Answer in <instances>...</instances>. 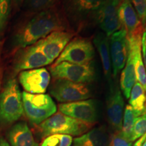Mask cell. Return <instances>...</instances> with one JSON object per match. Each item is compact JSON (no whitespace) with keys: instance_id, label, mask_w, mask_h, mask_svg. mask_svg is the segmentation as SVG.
<instances>
[{"instance_id":"cell-36","label":"cell","mask_w":146,"mask_h":146,"mask_svg":"<svg viewBox=\"0 0 146 146\" xmlns=\"http://www.w3.org/2000/svg\"><path fill=\"white\" fill-rule=\"evenodd\" d=\"M143 146H146V139H145V141H144V143L143 144Z\"/></svg>"},{"instance_id":"cell-22","label":"cell","mask_w":146,"mask_h":146,"mask_svg":"<svg viewBox=\"0 0 146 146\" xmlns=\"http://www.w3.org/2000/svg\"><path fill=\"white\" fill-rule=\"evenodd\" d=\"M129 102V105L141 115L146 112V92L137 81L131 89Z\"/></svg>"},{"instance_id":"cell-3","label":"cell","mask_w":146,"mask_h":146,"mask_svg":"<svg viewBox=\"0 0 146 146\" xmlns=\"http://www.w3.org/2000/svg\"><path fill=\"white\" fill-rule=\"evenodd\" d=\"M39 125L42 137H47L56 134L81 136L87 132L93 125L74 119L59 112Z\"/></svg>"},{"instance_id":"cell-24","label":"cell","mask_w":146,"mask_h":146,"mask_svg":"<svg viewBox=\"0 0 146 146\" xmlns=\"http://www.w3.org/2000/svg\"><path fill=\"white\" fill-rule=\"evenodd\" d=\"M56 0H24L23 9L31 13H39L55 6Z\"/></svg>"},{"instance_id":"cell-13","label":"cell","mask_w":146,"mask_h":146,"mask_svg":"<svg viewBox=\"0 0 146 146\" xmlns=\"http://www.w3.org/2000/svg\"><path fill=\"white\" fill-rule=\"evenodd\" d=\"M110 52L112 60V74L115 77L124 68L128 56L127 35L123 27L110 36Z\"/></svg>"},{"instance_id":"cell-1","label":"cell","mask_w":146,"mask_h":146,"mask_svg":"<svg viewBox=\"0 0 146 146\" xmlns=\"http://www.w3.org/2000/svg\"><path fill=\"white\" fill-rule=\"evenodd\" d=\"M66 23L57 9L53 8L37 13L21 27L14 36L16 46L24 48L33 45L52 32L64 31Z\"/></svg>"},{"instance_id":"cell-28","label":"cell","mask_w":146,"mask_h":146,"mask_svg":"<svg viewBox=\"0 0 146 146\" xmlns=\"http://www.w3.org/2000/svg\"><path fill=\"white\" fill-rule=\"evenodd\" d=\"M133 8L143 27L146 26V0H132Z\"/></svg>"},{"instance_id":"cell-7","label":"cell","mask_w":146,"mask_h":146,"mask_svg":"<svg viewBox=\"0 0 146 146\" xmlns=\"http://www.w3.org/2000/svg\"><path fill=\"white\" fill-rule=\"evenodd\" d=\"M94 47L87 38L76 37L67 44L54 64L66 62L77 64H87L94 58Z\"/></svg>"},{"instance_id":"cell-14","label":"cell","mask_w":146,"mask_h":146,"mask_svg":"<svg viewBox=\"0 0 146 146\" xmlns=\"http://www.w3.org/2000/svg\"><path fill=\"white\" fill-rule=\"evenodd\" d=\"M124 106L125 102L121 91L118 86L110 83L106 99V109L108 121L115 132L122 130Z\"/></svg>"},{"instance_id":"cell-16","label":"cell","mask_w":146,"mask_h":146,"mask_svg":"<svg viewBox=\"0 0 146 146\" xmlns=\"http://www.w3.org/2000/svg\"><path fill=\"white\" fill-rule=\"evenodd\" d=\"M118 14L122 27L125 29L127 32V39L142 35L144 27L139 19L137 14L130 1H124L120 3Z\"/></svg>"},{"instance_id":"cell-23","label":"cell","mask_w":146,"mask_h":146,"mask_svg":"<svg viewBox=\"0 0 146 146\" xmlns=\"http://www.w3.org/2000/svg\"><path fill=\"white\" fill-rule=\"evenodd\" d=\"M139 116H141V114L135 110L129 104L126 106L125 112L123 113V126H122L121 131L124 135L131 141L135 122L137 118Z\"/></svg>"},{"instance_id":"cell-27","label":"cell","mask_w":146,"mask_h":146,"mask_svg":"<svg viewBox=\"0 0 146 146\" xmlns=\"http://www.w3.org/2000/svg\"><path fill=\"white\" fill-rule=\"evenodd\" d=\"M146 133V112L138 116L133 127L131 141H135Z\"/></svg>"},{"instance_id":"cell-12","label":"cell","mask_w":146,"mask_h":146,"mask_svg":"<svg viewBox=\"0 0 146 146\" xmlns=\"http://www.w3.org/2000/svg\"><path fill=\"white\" fill-rule=\"evenodd\" d=\"M73 35L72 32L58 31L52 32L36 43L50 62L52 63L59 57Z\"/></svg>"},{"instance_id":"cell-5","label":"cell","mask_w":146,"mask_h":146,"mask_svg":"<svg viewBox=\"0 0 146 146\" xmlns=\"http://www.w3.org/2000/svg\"><path fill=\"white\" fill-rule=\"evenodd\" d=\"M50 71L54 79H64L77 83H91L96 78V70L92 62L77 64L62 62L58 64H53Z\"/></svg>"},{"instance_id":"cell-17","label":"cell","mask_w":146,"mask_h":146,"mask_svg":"<svg viewBox=\"0 0 146 146\" xmlns=\"http://www.w3.org/2000/svg\"><path fill=\"white\" fill-rule=\"evenodd\" d=\"M7 137L11 146H38L31 131L25 122L12 126L8 131Z\"/></svg>"},{"instance_id":"cell-9","label":"cell","mask_w":146,"mask_h":146,"mask_svg":"<svg viewBox=\"0 0 146 146\" xmlns=\"http://www.w3.org/2000/svg\"><path fill=\"white\" fill-rule=\"evenodd\" d=\"M51 64L36 43L21 48L14 60L15 74L22 71L42 68Z\"/></svg>"},{"instance_id":"cell-11","label":"cell","mask_w":146,"mask_h":146,"mask_svg":"<svg viewBox=\"0 0 146 146\" xmlns=\"http://www.w3.org/2000/svg\"><path fill=\"white\" fill-rule=\"evenodd\" d=\"M50 73L43 67L22 71L18 76L25 91L33 94H45L50 85Z\"/></svg>"},{"instance_id":"cell-34","label":"cell","mask_w":146,"mask_h":146,"mask_svg":"<svg viewBox=\"0 0 146 146\" xmlns=\"http://www.w3.org/2000/svg\"><path fill=\"white\" fill-rule=\"evenodd\" d=\"M1 79H2V71H1V69H0V89H1Z\"/></svg>"},{"instance_id":"cell-18","label":"cell","mask_w":146,"mask_h":146,"mask_svg":"<svg viewBox=\"0 0 146 146\" xmlns=\"http://www.w3.org/2000/svg\"><path fill=\"white\" fill-rule=\"evenodd\" d=\"M135 58L133 48L128 45V56L126 64L120 75V89L126 98L129 99L133 85L136 83Z\"/></svg>"},{"instance_id":"cell-20","label":"cell","mask_w":146,"mask_h":146,"mask_svg":"<svg viewBox=\"0 0 146 146\" xmlns=\"http://www.w3.org/2000/svg\"><path fill=\"white\" fill-rule=\"evenodd\" d=\"M141 38L142 35H138L127 39V41L128 45L132 47L134 52L136 80L141 84L146 92V69L142 58Z\"/></svg>"},{"instance_id":"cell-33","label":"cell","mask_w":146,"mask_h":146,"mask_svg":"<svg viewBox=\"0 0 146 146\" xmlns=\"http://www.w3.org/2000/svg\"><path fill=\"white\" fill-rule=\"evenodd\" d=\"M14 1H15V3H16V4L20 5V4H21V3H23L24 0H14Z\"/></svg>"},{"instance_id":"cell-32","label":"cell","mask_w":146,"mask_h":146,"mask_svg":"<svg viewBox=\"0 0 146 146\" xmlns=\"http://www.w3.org/2000/svg\"><path fill=\"white\" fill-rule=\"evenodd\" d=\"M0 146H11L4 138L2 137H0Z\"/></svg>"},{"instance_id":"cell-29","label":"cell","mask_w":146,"mask_h":146,"mask_svg":"<svg viewBox=\"0 0 146 146\" xmlns=\"http://www.w3.org/2000/svg\"><path fill=\"white\" fill-rule=\"evenodd\" d=\"M132 141L124 135L122 131H118L111 136L109 146H131Z\"/></svg>"},{"instance_id":"cell-25","label":"cell","mask_w":146,"mask_h":146,"mask_svg":"<svg viewBox=\"0 0 146 146\" xmlns=\"http://www.w3.org/2000/svg\"><path fill=\"white\" fill-rule=\"evenodd\" d=\"M72 141V136L56 134L47 137L40 146H71Z\"/></svg>"},{"instance_id":"cell-4","label":"cell","mask_w":146,"mask_h":146,"mask_svg":"<svg viewBox=\"0 0 146 146\" xmlns=\"http://www.w3.org/2000/svg\"><path fill=\"white\" fill-rule=\"evenodd\" d=\"M22 97L24 112L34 125H40L57 110L56 104L47 94H33L24 91Z\"/></svg>"},{"instance_id":"cell-30","label":"cell","mask_w":146,"mask_h":146,"mask_svg":"<svg viewBox=\"0 0 146 146\" xmlns=\"http://www.w3.org/2000/svg\"><path fill=\"white\" fill-rule=\"evenodd\" d=\"M141 52H142V58L143 62L146 69V27L144 29L141 38Z\"/></svg>"},{"instance_id":"cell-26","label":"cell","mask_w":146,"mask_h":146,"mask_svg":"<svg viewBox=\"0 0 146 146\" xmlns=\"http://www.w3.org/2000/svg\"><path fill=\"white\" fill-rule=\"evenodd\" d=\"M11 10V0H0V37L8 23Z\"/></svg>"},{"instance_id":"cell-6","label":"cell","mask_w":146,"mask_h":146,"mask_svg":"<svg viewBox=\"0 0 146 146\" xmlns=\"http://www.w3.org/2000/svg\"><path fill=\"white\" fill-rule=\"evenodd\" d=\"M50 94L62 103L88 100L91 96L87 84L77 83L64 79H54L50 87Z\"/></svg>"},{"instance_id":"cell-21","label":"cell","mask_w":146,"mask_h":146,"mask_svg":"<svg viewBox=\"0 0 146 146\" xmlns=\"http://www.w3.org/2000/svg\"><path fill=\"white\" fill-rule=\"evenodd\" d=\"M94 43L100 54L106 77L107 80H108L110 83H112L110 79L112 74H111V58L108 36H107L106 35L104 34L103 33H99L95 36Z\"/></svg>"},{"instance_id":"cell-2","label":"cell","mask_w":146,"mask_h":146,"mask_svg":"<svg viewBox=\"0 0 146 146\" xmlns=\"http://www.w3.org/2000/svg\"><path fill=\"white\" fill-rule=\"evenodd\" d=\"M24 113L23 97L15 78H10L0 92V129L12 125Z\"/></svg>"},{"instance_id":"cell-10","label":"cell","mask_w":146,"mask_h":146,"mask_svg":"<svg viewBox=\"0 0 146 146\" xmlns=\"http://www.w3.org/2000/svg\"><path fill=\"white\" fill-rule=\"evenodd\" d=\"M58 109L66 116L91 125L98 119L97 104L94 100L62 103L58 106Z\"/></svg>"},{"instance_id":"cell-15","label":"cell","mask_w":146,"mask_h":146,"mask_svg":"<svg viewBox=\"0 0 146 146\" xmlns=\"http://www.w3.org/2000/svg\"><path fill=\"white\" fill-rule=\"evenodd\" d=\"M105 0H62L66 13L70 21L76 23H83L93 16Z\"/></svg>"},{"instance_id":"cell-8","label":"cell","mask_w":146,"mask_h":146,"mask_svg":"<svg viewBox=\"0 0 146 146\" xmlns=\"http://www.w3.org/2000/svg\"><path fill=\"white\" fill-rule=\"evenodd\" d=\"M120 3L119 0H105L93 14L100 28L108 37L122 28L118 14Z\"/></svg>"},{"instance_id":"cell-19","label":"cell","mask_w":146,"mask_h":146,"mask_svg":"<svg viewBox=\"0 0 146 146\" xmlns=\"http://www.w3.org/2000/svg\"><path fill=\"white\" fill-rule=\"evenodd\" d=\"M110 138L102 127L95 128L73 139V146H109Z\"/></svg>"},{"instance_id":"cell-31","label":"cell","mask_w":146,"mask_h":146,"mask_svg":"<svg viewBox=\"0 0 146 146\" xmlns=\"http://www.w3.org/2000/svg\"><path fill=\"white\" fill-rule=\"evenodd\" d=\"M146 139V133L144 134L143 136L141 137L140 138H139L137 141H135V143H134L133 146H143V144L144 143V141H145Z\"/></svg>"},{"instance_id":"cell-35","label":"cell","mask_w":146,"mask_h":146,"mask_svg":"<svg viewBox=\"0 0 146 146\" xmlns=\"http://www.w3.org/2000/svg\"><path fill=\"white\" fill-rule=\"evenodd\" d=\"M120 2H124V1H130V0H119Z\"/></svg>"}]
</instances>
